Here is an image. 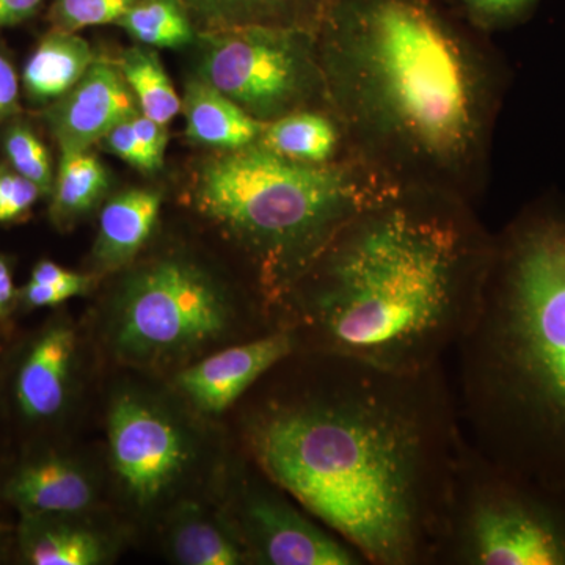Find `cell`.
<instances>
[{
	"mask_svg": "<svg viewBox=\"0 0 565 565\" xmlns=\"http://www.w3.org/2000/svg\"><path fill=\"white\" fill-rule=\"evenodd\" d=\"M136 0H52L50 22L54 31L76 33L93 25L117 24Z\"/></svg>",
	"mask_w": 565,
	"mask_h": 565,
	"instance_id": "obj_27",
	"label": "cell"
},
{
	"mask_svg": "<svg viewBox=\"0 0 565 565\" xmlns=\"http://www.w3.org/2000/svg\"><path fill=\"white\" fill-rule=\"evenodd\" d=\"M200 32L237 28L318 31L327 0H181Z\"/></svg>",
	"mask_w": 565,
	"mask_h": 565,
	"instance_id": "obj_18",
	"label": "cell"
},
{
	"mask_svg": "<svg viewBox=\"0 0 565 565\" xmlns=\"http://www.w3.org/2000/svg\"><path fill=\"white\" fill-rule=\"evenodd\" d=\"M493 252L473 204L394 189L334 233L270 321L296 334L299 351L429 370L473 326Z\"/></svg>",
	"mask_w": 565,
	"mask_h": 565,
	"instance_id": "obj_3",
	"label": "cell"
},
{
	"mask_svg": "<svg viewBox=\"0 0 565 565\" xmlns=\"http://www.w3.org/2000/svg\"><path fill=\"white\" fill-rule=\"evenodd\" d=\"M440 565H565V500L468 440Z\"/></svg>",
	"mask_w": 565,
	"mask_h": 565,
	"instance_id": "obj_7",
	"label": "cell"
},
{
	"mask_svg": "<svg viewBox=\"0 0 565 565\" xmlns=\"http://www.w3.org/2000/svg\"><path fill=\"white\" fill-rule=\"evenodd\" d=\"M134 128L139 134L145 150L150 156L154 169L161 170L163 167V158H166L167 145H169V129L162 122L151 120L145 117L141 111L132 117Z\"/></svg>",
	"mask_w": 565,
	"mask_h": 565,
	"instance_id": "obj_31",
	"label": "cell"
},
{
	"mask_svg": "<svg viewBox=\"0 0 565 565\" xmlns=\"http://www.w3.org/2000/svg\"><path fill=\"white\" fill-rule=\"evenodd\" d=\"M104 148L111 154L128 162L141 173L152 174L158 172L152 166L150 156L141 143L139 134L134 128L132 117L129 120L118 122L102 140Z\"/></svg>",
	"mask_w": 565,
	"mask_h": 565,
	"instance_id": "obj_29",
	"label": "cell"
},
{
	"mask_svg": "<svg viewBox=\"0 0 565 565\" xmlns=\"http://www.w3.org/2000/svg\"><path fill=\"white\" fill-rule=\"evenodd\" d=\"M25 303L32 308L43 307H55L66 302L68 299H73L77 294L70 288H63V286L46 285V282L29 281L25 286L24 291Z\"/></svg>",
	"mask_w": 565,
	"mask_h": 565,
	"instance_id": "obj_33",
	"label": "cell"
},
{
	"mask_svg": "<svg viewBox=\"0 0 565 565\" xmlns=\"http://www.w3.org/2000/svg\"><path fill=\"white\" fill-rule=\"evenodd\" d=\"M181 111L185 137L214 151L237 150L262 139L264 122L252 118L217 88L191 76L185 82Z\"/></svg>",
	"mask_w": 565,
	"mask_h": 565,
	"instance_id": "obj_16",
	"label": "cell"
},
{
	"mask_svg": "<svg viewBox=\"0 0 565 565\" xmlns=\"http://www.w3.org/2000/svg\"><path fill=\"white\" fill-rule=\"evenodd\" d=\"M167 548L182 565L248 564L239 539L222 511L184 503L174 511L167 527Z\"/></svg>",
	"mask_w": 565,
	"mask_h": 565,
	"instance_id": "obj_19",
	"label": "cell"
},
{
	"mask_svg": "<svg viewBox=\"0 0 565 565\" xmlns=\"http://www.w3.org/2000/svg\"><path fill=\"white\" fill-rule=\"evenodd\" d=\"M31 280L73 289L77 296L87 292L92 285V278L87 275L71 273V270L63 269L58 264L52 262L36 264L33 267Z\"/></svg>",
	"mask_w": 565,
	"mask_h": 565,
	"instance_id": "obj_32",
	"label": "cell"
},
{
	"mask_svg": "<svg viewBox=\"0 0 565 565\" xmlns=\"http://www.w3.org/2000/svg\"><path fill=\"white\" fill-rule=\"evenodd\" d=\"M81 515L25 514L21 548L33 565H98L110 557L109 537Z\"/></svg>",
	"mask_w": 565,
	"mask_h": 565,
	"instance_id": "obj_17",
	"label": "cell"
},
{
	"mask_svg": "<svg viewBox=\"0 0 565 565\" xmlns=\"http://www.w3.org/2000/svg\"><path fill=\"white\" fill-rule=\"evenodd\" d=\"M297 351L299 344L291 330L273 329L185 367L177 375L174 386L196 411L222 415Z\"/></svg>",
	"mask_w": 565,
	"mask_h": 565,
	"instance_id": "obj_11",
	"label": "cell"
},
{
	"mask_svg": "<svg viewBox=\"0 0 565 565\" xmlns=\"http://www.w3.org/2000/svg\"><path fill=\"white\" fill-rule=\"evenodd\" d=\"M77 338L65 322L52 323L25 353L14 384L22 414L46 422L63 411L68 401L76 362Z\"/></svg>",
	"mask_w": 565,
	"mask_h": 565,
	"instance_id": "obj_13",
	"label": "cell"
},
{
	"mask_svg": "<svg viewBox=\"0 0 565 565\" xmlns=\"http://www.w3.org/2000/svg\"><path fill=\"white\" fill-rule=\"evenodd\" d=\"M14 299L13 275L6 259L0 258V315L9 310Z\"/></svg>",
	"mask_w": 565,
	"mask_h": 565,
	"instance_id": "obj_35",
	"label": "cell"
},
{
	"mask_svg": "<svg viewBox=\"0 0 565 565\" xmlns=\"http://www.w3.org/2000/svg\"><path fill=\"white\" fill-rule=\"evenodd\" d=\"M476 31L492 35L509 31L533 17L541 0H449Z\"/></svg>",
	"mask_w": 565,
	"mask_h": 565,
	"instance_id": "obj_26",
	"label": "cell"
},
{
	"mask_svg": "<svg viewBox=\"0 0 565 565\" xmlns=\"http://www.w3.org/2000/svg\"><path fill=\"white\" fill-rule=\"evenodd\" d=\"M253 403L245 452L371 565H440L468 437L445 364L399 373L297 351Z\"/></svg>",
	"mask_w": 565,
	"mask_h": 565,
	"instance_id": "obj_1",
	"label": "cell"
},
{
	"mask_svg": "<svg viewBox=\"0 0 565 565\" xmlns=\"http://www.w3.org/2000/svg\"><path fill=\"white\" fill-rule=\"evenodd\" d=\"M327 107L351 158L399 189L478 204L508 68L449 0H327Z\"/></svg>",
	"mask_w": 565,
	"mask_h": 565,
	"instance_id": "obj_2",
	"label": "cell"
},
{
	"mask_svg": "<svg viewBox=\"0 0 565 565\" xmlns=\"http://www.w3.org/2000/svg\"><path fill=\"white\" fill-rule=\"evenodd\" d=\"M162 195L154 189H128L104 204L93 263L103 273L128 266L150 241L161 212Z\"/></svg>",
	"mask_w": 565,
	"mask_h": 565,
	"instance_id": "obj_15",
	"label": "cell"
},
{
	"mask_svg": "<svg viewBox=\"0 0 565 565\" xmlns=\"http://www.w3.org/2000/svg\"><path fill=\"white\" fill-rule=\"evenodd\" d=\"M273 329L255 294L195 256L170 252L126 274L111 300L107 334L122 362L162 366Z\"/></svg>",
	"mask_w": 565,
	"mask_h": 565,
	"instance_id": "obj_6",
	"label": "cell"
},
{
	"mask_svg": "<svg viewBox=\"0 0 565 565\" xmlns=\"http://www.w3.org/2000/svg\"><path fill=\"white\" fill-rule=\"evenodd\" d=\"M394 189L351 156L300 162L256 141L196 163L191 200L239 256L270 319L334 233Z\"/></svg>",
	"mask_w": 565,
	"mask_h": 565,
	"instance_id": "obj_5",
	"label": "cell"
},
{
	"mask_svg": "<svg viewBox=\"0 0 565 565\" xmlns=\"http://www.w3.org/2000/svg\"><path fill=\"white\" fill-rule=\"evenodd\" d=\"M117 65L145 117L169 125L180 114L181 98L154 47L145 44L128 47L121 52Z\"/></svg>",
	"mask_w": 565,
	"mask_h": 565,
	"instance_id": "obj_23",
	"label": "cell"
},
{
	"mask_svg": "<svg viewBox=\"0 0 565 565\" xmlns=\"http://www.w3.org/2000/svg\"><path fill=\"white\" fill-rule=\"evenodd\" d=\"M258 141L300 162L326 163L349 156L340 125L326 109L297 110L267 122Z\"/></svg>",
	"mask_w": 565,
	"mask_h": 565,
	"instance_id": "obj_21",
	"label": "cell"
},
{
	"mask_svg": "<svg viewBox=\"0 0 565 565\" xmlns=\"http://www.w3.org/2000/svg\"><path fill=\"white\" fill-rule=\"evenodd\" d=\"M193 54L192 76L217 88L264 125L297 110H329L313 31L237 28L200 32Z\"/></svg>",
	"mask_w": 565,
	"mask_h": 565,
	"instance_id": "obj_8",
	"label": "cell"
},
{
	"mask_svg": "<svg viewBox=\"0 0 565 565\" xmlns=\"http://www.w3.org/2000/svg\"><path fill=\"white\" fill-rule=\"evenodd\" d=\"M20 77L9 55L0 50V128L20 115Z\"/></svg>",
	"mask_w": 565,
	"mask_h": 565,
	"instance_id": "obj_30",
	"label": "cell"
},
{
	"mask_svg": "<svg viewBox=\"0 0 565 565\" xmlns=\"http://www.w3.org/2000/svg\"><path fill=\"white\" fill-rule=\"evenodd\" d=\"M110 188V174L90 150H63L52 188L51 215L58 226L74 225L95 210Z\"/></svg>",
	"mask_w": 565,
	"mask_h": 565,
	"instance_id": "obj_22",
	"label": "cell"
},
{
	"mask_svg": "<svg viewBox=\"0 0 565 565\" xmlns=\"http://www.w3.org/2000/svg\"><path fill=\"white\" fill-rule=\"evenodd\" d=\"M239 471L222 512L248 564L366 565L355 548L318 522L252 460Z\"/></svg>",
	"mask_w": 565,
	"mask_h": 565,
	"instance_id": "obj_10",
	"label": "cell"
},
{
	"mask_svg": "<svg viewBox=\"0 0 565 565\" xmlns=\"http://www.w3.org/2000/svg\"><path fill=\"white\" fill-rule=\"evenodd\" d=\"M41 195L39 185L28 178L13 169H0V223L24 217Z\"/></svg>",
	"mask_w": 565,
	"mask_h": 565,
	"instance_id": "obj_28",
	"label": "cell"
},
{
	"mask_svg": "<svg viewBox=\"0 0 565 565\" xmlns=\"http://www.w3.org/2000/svg\"><path fill=\"white\" fill-rule=\"evenodd\" d=\"M470 444L565 500V202L494 234L481 308L455 349Z\"/></svg>",
	"mask_w": 565,
	"mask_h": 565,
	"instance_id": "obj_4",
	"label": "cell"
},
{
	"mask_svg": "<svg viewBox=\"0 0 565 565\" xmlns=\"http://www.w3.org/2000/svg\"><path fill=\"white\" fill-rule=\"evenodd\" d=\"M117 25L154 50H184L199 36L181 0H136Z\"/></svg>",
	"mask_w": 565,
	"mask_h": 565,
	"instance_id": "obj_24",
	"label": "cell"
},
{
	"mask_svg": "<svg viewBox=\"0 0 565 565\" xmlns=\"http://www.w3.org/2000/svg\"><path fill=\"white\" fill-rule=\"evenodd\" d=\"M95 58L87 40L52 29L25 63L22 73L25 96L33 104L50 106L81 81Z\"/></svg>",
	"mask_w": 565,
	"mask_h": 565,
	"instance_id": "obj_20",
	"label": "cell"
},
{
	"mask_svg": "<svg viewBox=\"0 0 565 565\" xmlns=\"http://www.w3.org/2000/svg\"><path fill=\"white\" fill-rule=\"evenodd\" d=\"M7 498L24 514L82 515L95 504V479L87 468L47 457L22 468L7 486Z\"/></svg>",
	"mask_w": 565,
	"mask_h": 565,
	"instance_id": "obj_14",
	"label": "cell"
},
{
	"mask_svg": "<svg viewBox=\"0 0 565 565\" xmlns=\"http://www.w3.org/2000/svg\"><path fill=\"white\" fill-rule=\"evenodd\" d=\"M44 0H0V31L32 20Z\"/></svg>",
	"mask_w": 565,
	"mask_h": 565,
	"instance_id": "obj_34",
	"label": "cell"
},
{
	"mask_svg": "<svg viewBox=\"0 0 565 565\" xmlns=\"http://www.w3.org/2000/svg\"><path fill=\"white\" fill-rule=\"evenodd\" d=\"M107 437L122 492L145 511L173 497L199 460V445L188 424L169 405L139 390H125L111 399Z\"/></svg>",
	"mask_w": 565,
	"mask_h": 565,
	"instance_id": "obj_9",
	"label": "cell"
},
{
	"mask_svg": "<svg viewBox=\"0 0 565 565\" xmlns=\"http://www.w3.org/2000/svg\"><path fill=\"white\" fill-rule=\"evenodd\" d=\"M139 111V103L117 62L96 55L81 81L46 107L44 120L61 151L90 150L118 122Z\"/></svg>",
	"mask_w": 565,
	"mask_h": 565,
	"instance_id": "obj_12",
	"label": "cell"
},
{
	"mask_svg": "<svg viewBox=\"0 0 565 565\" xmlns=\"http://www.w3.org/2000/svg\"><path fill=\"white\" fill-rule=\"evenodd\" d=\"M2 141L11 169L39 185L43 195H51L55 181L51 154L31 126L11 121Z\"/></svg>",
	"mask_w": 565,
	"mask_h": 565,
	"instance_id": "obj_25",
	"label": "cell"
}]
</instances>
